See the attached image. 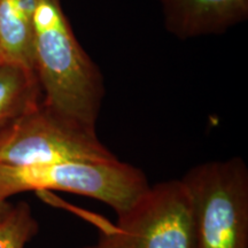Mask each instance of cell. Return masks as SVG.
I'll use <instances>...</instances> for the list:
<instances>
[{
    "label": "cell",
    "mask_w": 248,
    "mask_h": 248,
    "mask_svg": "<svg viewBox=\"0 0 248 248\" xmlns=\"http://www.w3.org/2000/svg\"><path fill=\"white\" fill-rule=\"evenodd\" d=\"M33 70L42 102L62 115L97 129L104 79L77 40L62 0H37Z\"/></svg>",
    "instance_id": "1"
},
{
    "label": "cell",
    "mask_w": 248,
    "mask_h": 248,
    "mask_svg": "<svg viewBox=\"0 0 248 248\" xmlns=\"http://www.w3.org/2000/svg\"><path fill=\"white\" fill-rule=\"evenodd\" d=\"M192 201L194 248H248V168L239 156L193 167L182 178Z\"/></svg>",
    "instance_id": "2"
},
{
    "label": "cell",
    "mask_w": 248,
    "mask_h": 248,
    "mask_svg": "<svg viewBox=\"0 0 248 248\" xmlns=\"http://www.w3.org/2000/svg\"><path fill=\"white\" fill-rule=\"evenodd\" d=\"M150 187L140 169L119 159L108 162L64 161L31 167L0 164V200L28 191L57 190L85 195L126 212Z\"/></svg>",
    "instance_id": "3"
},
{
    "label": "cell",
    "mask_w": 248,
    "mask_h": 248,
    "mask_svg": "<svg viewBox=\"0 0 248 248\" xmlns=\"http://www.w3.org/2000/svg\"><path fill=\"white\" fill-rule=\"evenodd\" d=\"M117 160L97 129L62 115L42 101L0 131V164L31 167L64 161Z\"/></svg>",
    "instance_id": "4"
},
{
    "label": "cell",
    "mask_w": 248,
    "mask_h": 248,
    "mask_svg": "<svg viewBox=\"0 0 248 248\" xmlns=\"http://www.w3.org/2000/svg\"><path fill=\"white\" fill-rule=\"evenodd\" d=\"M97 247L194 248L192 201L182 179L150 186L102 233Z\"/></svg>",
    "instance_id": "5"
},
{
    "label": "cell",
    "mask_w": 248,
    "mask_h": 248,
    "mask_svg": "<svg viewBox=\"0 0 248 248\" xmlns=\"http://www.w3.org/2000/svg\"><path fill=\"white\" fill-rule=\"evenodd\" d=\"M169 32L181 39L217 35L248 16V0H160Z\"/></svg>",
    "instance_id": "6"
},
{
    "label": "cell",
    "mask_w": 248,
    "mask_h": 248,
    "mask_svg": "<svg viewBox=\"0 0 248 248\" xmlns=\"http://www.w3.org/2000/svg\"><path fill=\"white\" fill-rule=\"evenodd\" d=\"M37 0H0V64L33 70Z\"/></svg>",
    "instance_id": "7"
},
{
    "label": "cell",
    "mask_w": 248,
    "mask_h": 248,
    "mask_svg": "<svg viewBox=\"0 0 248 248\" xmlns=\"http://www.w3.org/2000/svg\"><path fill=\"white\" fill-rule=\"evenodd\" d=\"M42 101L35 71L0 64V131Z\"/></svg>",
    "instance_id": "8"
},
{
    "label": "cell",
    "mask_w": 248,
    "mask_h": 248,
    "mask_svg": "<svg viewBox=\"0 0 248 248\" xmlns=\"http://www.w3.org/2000/svg\"><path fill=\"white\" fill-rule=\"evenodd\" d=\"M37 231L38 223L29 204H15L0 221V248H26Z\"/></svg>",
    "instance_id": "9"
},
{
    "label": "cell",
    "mask_w": 248,
    "mask_h": 248,
    "mask_svg": "<svg viewBox=\"0 0 248 248\" xmlns=\"http://www.w3.org/2000/svg\"><path fill=\"white\" fill-rule=\"evenodd\" d=\"M12 207H13V204L9 203L8 201L0 200V221H1V219L4 218L6 215H7Z\"/></svg>",
    "instance_id": "10"
},
{
    "label": "cell",
    "mask_w": 248,
    "mask_h": 248,
    "mask_svg": "<svg viewBox=\"0 0 248 248\" xmlns=\"http://www.w3.org/2000/svg\"><path fill=\"white\" fill-rule=\"evenodd\" d=\"M84 248H98L97 246H93V247H84Z\"/></svg>",
    "instance_id": "11"
}]
</instances>
